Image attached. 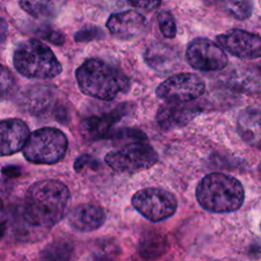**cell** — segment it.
Here are the masks:
<instances>
[{
    "label": "cell",
    "mask_w": 261,
    "mask_h": 261,
    "mask_svg": "<svg viewBox=\"0 0 261 261\" xmlns=\"http://www.w3.org/2000/svg\"><path fill=\"white\" fill-rule=\"evenodd\" d=\"M69 200V190L61 181L39 180L33 184L25 193L22 218L32 226L52 227L64 216Z\"/></svg>",
    "instance_id": "cell-1"
},
{
    "label": "cell",
    "mask_w": 261,
    "mask_h": 261,
    "mask_svg": "<svg viewBox=\"0 0 261 261\" xmlns=\"http://www.w3.org/2000/svg\"><path fill=\"white\" fill-rule=\"evenodd\" d=\"M75 79L85 95L100 100H112L129 88V80L121 70L99 58L85 60L76 68Z\"/></svg>",
    "instance_id": "cell-2"
},
{
    "label": "cell",
    "mask_w": 261,
    "mask_h": 261,
    "mask_svg": "<svg viewBox=\"0 0 261 261\" xmlns=\"http://www.w3.org/2000/svg\"><path fill=\"white\" fill-rule=\"evenodd\" d=\"M200 206L213 213H227L238 210L244 203L243 185L234 176L214 172L204 176L196 188Z\"/></svg>",
    "instance_id": "cell-3"
},
{
    "label": "cell",
    "mask_w": 261,
    "mask_h": 261,
    "mask_svg": "<svg viewBox=\"0 0 261 261\" xmlns=\"http://www.w3.org/2000/svg\"><path fill=\"white\" fill-rule=\"evenodd\" d=\"M13 64L28 79L48 80L62 71L60 62L49 46L36 39L27 40L17 46L13 54Z\"/></svg>",
    "instance_id": "cell-4"
},
{
    "label": "cell",
    "mask_w": 261,
    "mask_h": 261,
    "mask_svg": "<svg viewBox=\"0 0 261 261\" xmlns=\"http://www.w3.org/2000/svg\"><path fill=\"white\" fill-rule=\"evenodd\" d=\"M66 136L55 127H42L30 134L22 153L27 160L37 164H53L63 159L67 151Z\"/></svg>",
    "instance_id": "cell-5"
},
{
    "label": "cell",
    "mask_w": 261,
    "mask_h": 261,
    "mask_svg": "<svg viewBox=\"0 0 261 261\" xmlns=\"http://www.w3.org/2000/svg\"><path fill=\"white\" fill-rule=\"evenodd\" d=\"M157 161L158 154L147 140L129 142L105 155L106 164L117 172H138L152 167Z\"/></svg>",
    "instance_id": "cell-6"
},
{
    "label": "cell",
    "mask_w": 261,
    "mask_h": 261,
    "mask_svg": "<svg viewBox=\"0 0 261 261\" xmlns=\"http://www.w3.org/2000/svg\"><path fill=\"white\" fill-rule=\"evenodd\" d=\"M134 208L150 221L158 222L169 218L177 208L175 196L160 188H145L132 197Z\"/></svg>",
    "instance_id": "cell-7"
},
{
    "label": "cell",
    "mask_w": 261,
    "mask_h": 261,
    "mask_svg": "<svg viewBox=\"0 0 261 261\" xmlns=\"http://www.w3.org/2000/svg\"><path fill=\"white\" fill-rule=\"evenodd\" d=\"M205 91L204 81L194 73L182 72L164 80L156 89V95L171 104L196 100Z\"/></svg>",
    "instance_id": "cell-8"
},
{
    "label": "cell",
    "mask_w": 261,
    "mask_h": 261,
    "mask_svg": "<svg viewBox=\"0 0 261 261\" xmlns=\"http://www.w3.org/2000/svg\"><path fill=\"white\" fill-rule=\"evenodd\" d=\"M188 63L201 71H215L224 68L228 58L224 50L207 38L194 39L187 48Z\"/></svg>",
    "instance_id": "cell-9"
},
{
    "label": "cell",
    "mask_w": 261,
    "mask_h": 261,
    "mask_svg": "<svg viewBox=\"0 0 261 261\" xmlns=\"http://www.w3.org/2000/svg\"><path fill=\"white\" fill-rule=\"evenodd\" d=\"M218 45L241 59H257L261 54V40L256 34L233 29L216 37Z\"/></svg>",
    "instance_id": "cell-10"
},
{
    "label": "cell",
    "mask_w": 261,
    "mask_h": 261,
    "mask_svg": "<svg viewBox=\"0 0 261 261\" xmlns=\"http://www.w3.org/2000/svg\"><path fill=\"white\" fill-rule=\"evenodd\" d=\"M146 25V17L135 10L112 13L106 22L111 35L120 40H130L138 37L144 32Z\"/></svg>",
    "instance_id": "cell-11"
},
{
    "label": "cell",
    "mask_w": 261,
    "mask_h": 261,
    "mask_svg": "<svg viewBox=\"0 0 261 261\" xmlns=\"http://www.w3.org/2000/svg\"><path fill=\"white\" fill-rule=\"evenodd\" d=\"M29 136L30 129L23 120L18 118L0 120V156L20 151Z\"/></svg>",
    "instance_id": "cell-12"
},
{
    "label": "cell",
    "mask_w": 261,
    "mask_h": 261,
    "mask_svg": "<svg viewBox=\"0 0 261 261\" xmlns=\"http://www.w3.org/2000/svg\"><path fill=\"white\" fill-rule=\"evenodd\" d=\"M124 104L118 105L115 109L99 116H90L81 121L80 130L82 136L90 141H97L106 138L112 126L126 113Z\"/></svg>",
    "instance_id": "cell-13"
},
{
    "label": "cell",
    "mask_w": 261,
    "mask_h": 261,
    "mask_svg": "<svg viewBox=\"0 0 261 261\" xmlns=\"http://www.w3.org/2000/svg\"><path fill=\"white\" fill-rule=\"evenodd\" d=\"M106 220V213L103 208L94 204H82L73 208L68 216L69 225L83 232L98 229Z\"/></svg>",
    "instance_id": "cell-14"
},
{
    "label": "cell",
    "mask_w": 261,
    "mask_h": 261,
    "mask_svg": "<svg viewBox=\"0 0 261 261\" xmlns=\"http://www.w3.org/2000/svg\"><path fill=\"white\" fill-rule=\"evenodd\" d=\"M54 92L46 85H32L24 87L18 94V104L31 114L45 111L53 100Z\"/></svg>",
    "instance_id": "cell-15"
},
{
    "label": "cell",
    "mask_w": 261,
    "mask_h": 261,
    "mask_svg": "<svg viewBox=\"0 0 261 261\" xmlns=\"http://www.w3.org/2000/svg\"><path fill=\"white\" fill-rule=\"evenodd\" d=\"M198 113L199 110L196 107L172 104L169 106H162L157 112L156 119L162 128L170 129L187 124Z\"/></svg>",
    "instance_id": "cell-16"
},
{
    "label": "cell",
    "mask_w": 261,
    "mask_h": 261,
    "mask_svg": "<svg viewBox=\"0 0 261 261\" xmlns=\"http://www.w3.org/2000/svg\"><path fill=\"white\" fill-rule=\"evenodd\" d=\"M145 61L157 71H170L178 63V54L170 46L162 43L150 45L144 55Z\"/></svg>",
    "instance_id": "cell-17"
},
{
    "label": "cell",
    "mask_w": 261,
    "mask_h": 261,
    "mask_svg": "<svg viewBox=\"0 0 261 261\" xmlns=\"http://www.w3.org/2000/svg\"><path fill=\"white\" fill-rule=\"evenodd\" d=\"M238 130L244 141L258 145L260 139V114L258 109L244 110L238 119Z\"/></svg>",
    "instance_id": "cell-18"
},
{
    "label": "cell",
    "mask_w": 261,
    "mask_h": 261,
    "mask_svg": "<svg viewBox=\"0 0 261 261\" xmlns=\"http://www.w3.org/2000/svg\"><path fill=\"white\" fill-rule=\"evenodd\" d=\"M168 248L167 239L157 231H147L140 240L139 254L146 259H155L162 256Z\"/></svg>",
    "instance_id": "cell-19"
},
{
    "label": "cell",
    "mask_w": 261,
    "mask_h": 261,
    "mask_svg": "<svg viewBox=\"0 0 261 261\" xmlns=\"http://www.w3.org/2000/svg\"><path fill=\"white\" fill-rule=\"evenodd\" d=\"M73 251L72 244L67 240H55L42 251L43 261H67Z\"/></svg>",
    "instance_id": "cell-20"
},
{
    "label": "cell",
    "mask_w": 261,
    "mask_h": 261,
    "mask_svg": "<svg viewBox=\"0 0 261 261\" xmlns=\"http://www.w3.org/2000/svg\"><path fill=\"white\" fill-rule=\"evenodd\" d=\"M19 6L35 17H52L55 14V3L50 1H20Z\"/></svg>",
    "instance_id": "cell-21"
},
{
    "label": "cell",
    "mask_w": 261,
    "mask_h": 261,
    "mask_svg": "<svg viewBox=\"0 0 261 261\" xmlns=\"http://www.w3.org/2000/svg\"><path fill=\"white\" fill-rule=\"evenodd\" d=\"M219 6L228 15L240 20L248 18L253 11V3L250 1H221Z\"/></svg>",
    "instance_id": "cell-22"
},
{
    "label": "cell",
    "mask_w": 261,
    "mask_h": 261,
    "mask_svg": "<svg viewBox=\"0 0 261 261\" xmlns=\"http://www.w3.org/2000/svg\"><path fill=\"white\" fill-rule=\"evenodd\" d=\"M15 89V77L7 67L0 64V100L10 98Z\"/></svg>",
    "instance_id": "cell-23"
},
{
    "label": "cell",
    "mask_w": 261,
    "mask_h": 261,
    "mask_svg": "<svg viewBox=\"0 0 261 261\" xmlns=\"http://www.w3.org/2000/svg\"><path fill=\"white\" fill-rule=\"evenodd\" d=\"M157 21L162 35L165 38L171 39L176 35V24L173 15L168 10H162L157 15Z\"/></svg>",
    "instance_id": "cell-24"
},
{
    "label": "cell",
    "mask_w": 261,
    "mask_h": 261,
    "mask_svg": "<svg viewBox=\"0 0 261 261\" xmlns=\"http://www.w3.org/2000/svg\"><path fill=\"white\" fill-rule=\"evenodd\" d=\"M104 37L103 31L98 27H89L75 33L74 39L76 42H89L93 40H100Z\"/></svg>",
    "instance_id": "cell-25"
},
{
    "label": "cell",
    "mask_w": 261,
    "mask_h": 261,
    "mask_svg": "<svg viewBox=\"0 0 261 261\" xmlns=\"http://www.w3.org/2000/svg\"><path fill=\"white\" fill-rule=\"evenodd\" d=\"M37 34L40 37H42L43 39H46L56 45H60L64 42V36L62 35V33H60L59 31H56L52 28H49V27L41 28Z\"/></svg>",
    "instance_id": "cell-26"
},
{
    "label": "cell",
    "mask_w": 261,
    "mask_h": 261,
    "mask_svg": "<svg viewBox=\"0 0 261 261\" xmlns=\"http://www.w3.org/2000/svg\"><path fill=\"white\" fill-rule=\"evenodd\" d=\"M86 166H89L93 169H96L99 166V161L96 158H94L93 156L89 155V154H84V155H81L80 157H77L76 160L74 161V164H73V168L77 172L80 170L84 169Z\"/></svg>",
    "instance_id": "cell-27"
},
{
    "label": "cell",
    "mask_w": 261,
    "mask_h": 261,
    "mask_svg": "<svg viewBox=\"0 0 261 261\" xmlns=\"http://www.w3.org/2000/svg\"><path fill=\"white\" fill-rule=\"evenodd\" d=\"M128 3L135 7H139L145 10L156 9L161 4L160 1H129Z\"/></svg>",
    "instance_id": "cell-28"
},
{
    "label": "cell",
    "mask_w": 261,
    "mask_h": 261,
    "mask_svg": "<svg viewBox=\"0 0 261 261\" xmlns=\"http://www.w3.org/2000/svg\"><path fill=\"white\" fill-rule=\"evenodd\" d=\"M7 34V22L0 17V46L4 43Z\"/></svg>",
    "instance_id": "cell-29"
},
{
    "label": "cell",
    "mask_w": 261,
    "mask_h": 261,
    "mask_svg": "<svg viewBox=\"0 0 261 261\" xmlns=\"http://www.w3.org/2000/svg\"><path fill=\"white\" fill-rule=\"evenodd\" d=\"M2 172L6 175H9V176H15V175H18L20 173V169L15 167V166H8V167L3 168Z\"/></svg>",
    "instance_id": "cell-30"
},
{
    "label": "cell",
    "mask_w": 261,
    "mask_h": 261,
    "mask_svg": "<svg viewBox=\"0 0 261 261\" xmlns=\"http://www.w3.org/2000/svg\"><path fill=\"white\" fill-rule=\"evenodd\" d=\"M4 211H3V204L0 200V229L4 228Z\"/></svg>",
    "instance_id": "cell-31"
},
{
    "label": "cell",
    "mask_w": 261,
    "mask_h": 261,
    "mask_svg": "<svg viewBox=\"0 0 261 261\" xmlns=\"http://www.w3.org/2000/svg\"><path fill=\"white\" fill-rule=\"evenodd\" d=\"M3 232H4V228H2V229H0V238H1V236L3 234Z\"/></svg>",
    "instance_id": "cell-32"
}]
</instances>
